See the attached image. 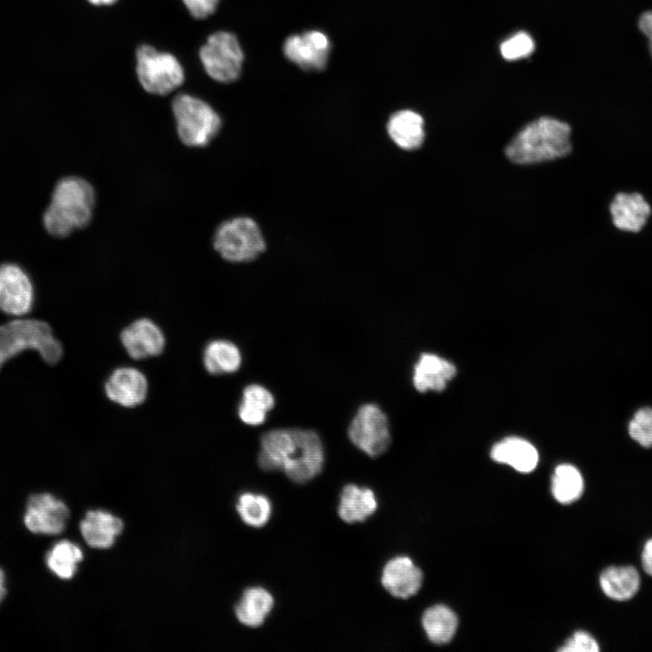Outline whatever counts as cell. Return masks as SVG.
I'll list each match as a JSON object with an SVG mask.
<instances>
[{"label": "cell", "instance_id": "1", "mask_svg": "<svg viewBox=\"0 0 652 652\" xmlns=\"http://www.w3.org/2000/svg\"><path fill=\"white\" fill-rule=\"evenodd\" d=\"M258 465L267 472L283 471L295 484H305L323 468L324 448L312 430L278 428L263 434Z\"/></svg>", "mask_w": 652, "mask_h": 652}, {"label": "cell", "instance_id": "2", "mask_svg": "<svg viewBox=\"0 0 652 652\" xmlns=\"http://www.w3.org/2000/svg\"><path fill=\"white\" fill-rule=\"evenodd\" d=\"M95 190L86 179L69 176L60 179L43 214L45 230L53 236L66 237L87 226L93 216Z\"/></svg>", "mask_w": 652, "mask_h": 652}, {"label": "cell", "instance_id": "3", "mask_svg": "<svg viewBox=\"0 0 652 652\" xmlns=\"http://www.w3.org/2000/svg\"><path fill=\"white\" fill-rule=\"evenodd\" d=\"M570 150V127L559 120L542 117L521 129L505 153L513 163L525 165L562 158Z\"/></svg>", "mask_w": 652, "mask_h": 652}, {"label": "cell", "instance_id": "4", "mask_svg": "<svg viewBox=\"0 0 652 652\" xmlns=\"http://www.w3.org/2000/svg\"><path fill=\"white\" fill-rule=\"evenodd\" d=\"M26 350L37 351L49 363H57L62 346L46 322L36 319H16L0 325V369L11 358Z\"/></svg>", "mask_w": 652, "mask_h": 652}, {"label": "cell", "instance_id": "5", "mask_svg": "<svg viewBox=\"0 0 652 652\" xmlns=\"http://www.w3.org/2000/svg\"><path fill=\"white\" fill-rule=\"evenodd\" d=\"M172 110L180 141L191 148H203L214 139L222 127L218 113L205 101L178 94L172 101Z\"/></svg>", "mask_w": 652, "mask_h": 652}, {"label": "cell", "instance_id": "6", "mask_svg": "<svg viewBox=\"0 0 652 652\" xmlns=\"http://www.w3.org/2000/svg\"><path fill=\"white\" fill-rule=\"evenodd\" d=\"M214 249L225 261L246 263L254 260L266 247L256 222L237 216L221 223L213 236Z\"/></svg>", "mask_w": 652, "mask_h": 652}, {"label": "cell", "instance_id": "7", "mask_svg": "<svg viewBox=\"0 0 652 652\" xmlns=\"http://www.w3.org/2000/svg\"><path fill=\"white\" fill-rule=\"evenodd\" d=\"M136 59L139 83L149 93L168 95L184 82L183 68L171 53L144 44L137 50Z\"/></svg>", "mask_w": 652, "mask_h": 652}, {"label": "cell", "instance_id": "8", "mask_svg": "<svg viewBox=\"0 0 652 652\" xmlns=\"http://www.w3.org/2000/svg\"><path fill=\"white\" fill-rule=\"evenodd\" d=\"M199 58L213 80L230 83L240 75L244 53L234 34L219 31L208 36L199 50Z\"/></svg>", "mask_w": 652, "mask_h": 652}, {"label": "cell", "instance_id": "9", "mask_svg": "<svg viewBox=\"0 0 652 652\" xmlns=\"http://www.w3.org/2000/svg\"><path fill=\"white\" fill-rule=\"evenodd\" d=\"M348 436L356 447L370 457L384 454L391 443L388 417L375 404H365L358 409Z\"/></svg>", "mask_w": 652, "mask_h": 652}, {"label": "cell", "instance_id": "10", "mask_svg": "<svg viewBox=\"0 0 652 652\" xmlns=\"http://www.w3.org/2000/svg\"><path fill=\"white\" fill-rule=\"evenodd\" d=\"M69 517L66 504L50 494H35L29 497L24 523L33 533L56 535L63 532Z\"/></svg>", "mask_w": 652, "mask_h": 652}, {"label": "cell", "instance_id": "11", "mask_svg": "<svg viewBox=\"0 0 652 652\" xmlns=\"http://www.w3.org/2000/svg\"><path fill=\"white\" fill-rule=\"evenodd\" d=\"M331 49L329 37L317 30L290 35L283 43L285 57L305 71L323 70Z\"/></svg>", "mask_w": 652, "mask_h": 652}, {"label": "cell", "instance_id": "12", "mask_svg": "<svg viewBox=\"0 0 652 652\" xmlns=\"http://www.w3.org/2000/svg\"><path fill=\"white\" fill-rule=\"evenodd\" d=\"M34 303V288L25 272L14 264L0 265V310L13 316L28 313Z\"/></svg>", "mask_w": 652, "mask_h": 652}, {"label": "cell", "instance_id": "13", "mask_svg": "<svg viewBox=\"0 0 652 652\" xmlns=\"http://www.w3.org/2000/svg\"><path fill=\"white\" fill-rule=\"evenodd\" d=\"M120 340L129 357L142 360L159 355L165 347L160 328L151 320L139 319L120 333Z\"/></svg>", "mask_w": 652, "mask_h": 652}, {"label": "cell", "instance_id": "14", "mask_svg": "<svg viewBox=\"0 0 652 652\" xmlns=\"http://www.w3.org/2000/svg\"><path fill=\"white\" fill-rule=\"evenodd\" d=\"M108 398L122 407L132 408L141 404L148 393L145 375L131 367L116 369L105 383Z\"/></svg>", "mask_w": 652, "mask_h": 652}, {"label": "cell", "instance_id": "15", "mask_svg": "<svg viewBox=\"0 0 652 652\" xmlns=\"http://www.w3.org/2000/svg\"><path fill=\"white\" fill-rule=\"evenodd\" d=\"M422 581L421 570L407 556L389 560L381 574L382 586L392 596L399 599H408L417 594Z\"/></svg>", "mask_w": 652, "mask_h": 652}, {"label": "cell", "instance_id": "16", "mask_svg": "<svg viewBox=\"0 0 652 652\" xmlns=\"http://www.w3.org/2000/svg\"><path fill=\"white\" fill-rule=\"evenodd\" d=\"M455 366L432 353H423L414 367L413 384L419 392L443 391L455 376Z\"/></svg>", "mask_w": 652, "mask_h": 652}, {"label": "cell", "instance_id": "17", "mask_svg": "<svg viewBox=\"0 0 652 652\" xmlns=\"http://www.w3.org/2000/svg\"><path fill=\"white\" fill-rule=\"evenodd\" d=\"M80 530L89 546L108 549L114 544L116 537L122 532L123 523L109 512L91 510L87 512L82 520Z\"/></svg>", "mask_w": 652, "mask_h": 652}, {"label": "cell", "instance_id": "18", "mask_svg": "<svg viewBox=\"0 0 652 652\" xmlns=\"http://www.w3.org/2000/svg\"><path fill=\"white\" fill-rule=\"evenodd\" d=\"M613 224L620 230L638 232L650 216L651 208L638 193H619L610 204Z\"/></svg>", "mask_w": 652, "mask_h": 652}, {"label": "cell", "instance_id": "19", "mask_svg": "<svg viewBox=\"0 0 652 652\" xmlns=\"http://www.w3.org/2000/svg\"><path fill=\"white\" fill-rule=\"evenodd\" d=\"M491 458L505 464L521 473H530L536 467L539 455L536 448L527 440L509 436L497 442L491 449Z\"/></svg>", "mask_w": 652, "mask_h": 652}, {"label": "cell", "instance_id": "20", "mask_svg": "<svg viewBox=\"0 0 652 652\" xmlns=\"http://www.w3.org/2000/svg\"><path fill=\"white\" fill-rule=\"evenodd\" d=\"M378 509L374 492L368 487L346 484L340 493L338 514L347 523H363Z\"/></svg>", "mask_w": 652, "mask_h": 652}, {"label": "cell", "instance_id": "21", "mask_svg": "<svg viewBox=\"0 0 652 652\" xmlns=\"http://www.w3.org/2000/svg\"><path fill=\"white\" fill-rule=\"evenodd\" d=\"M390 139L406 150L418 149L425 139L422 116L410 110H402L392 114L387 124Z\"/></svg>", "mask_w": 652, "mask_h": 652}, {"label": "cell", "instance_id": "22", "mask_svg": "<svg viewBox=\"0 0 652 652\" xmlns=\"http://www.w3.org/2000/svg\"><path fill=\"white\" fill-rule=\"evenodd\" d=\"M274 606L272 594L262 587L246 589L235 607V613L240 623L249 628L264 624Z\"/></svg>", "mask_w": 652, "mask_h": 652}, {"label": "cell", "instance_id": "23", "mask_svg": "<svg viewBox=\"0 0 652 652\" xmlns=\"http://www.w3.org/2000/svg\"><path fill=\"white\" fill-rule=\"evenodd\" d=\"M599 585L604 594L611 599L624 601L631 599L640 586V576L631 565L610 566L599 576Z\"/></svg>", "mask_w": 652, "mask_h": 652}, {"label": "cell", "instance_id": "24", "mask_svg": "<svg viewBox=\"0 0 652 652\" xmlns=\"http://www.w3.org/2000/svg\"><path fill=\"white\" fill-rule=\"evenodd\" d=\"M273 407V394L261 385L251 384L243 391L238 416L246 425L259 426L265 421L267 413Z\"/></svg>", "mask_w": 652, "mask_h": 652}, {"label": "cell", "instance_id": "25", "mask_svg": "<svg viewBox=\"0 0 652 652\" xmlns=\"http://www.w3.org/2000/svg\"><path fill=\"white\" fill-rule=\"evenodd\" d=\"M241 361L238 347L229 340H212L204 350L205 369L213 375L233 373L240 368Z\"/></svg>", "mask_w": 652, "mask_h": 652}, {"label": "cell", "instance_id": "26", "mask_svg": "<svg viewBox=\"0 0 652 652\" xmlns=\"http://www.w3.org/2000/svg\"><path fill=\"white\" fill-rule=\"evenodd\" d=\"M457 625L455 613L442 604L428 608L422 616L423 628L435 644L449 642L455 634Z\"/></svg>", "mask_w": 652, "mask_h": 652}, {"label": "cell", "instance_id": "27", "mask_svg": "<svg viewBox=\"0 0 652 652\" xmlns=\"http://www.w3.org/2000/svg\"><path fill=\"white\" fill-rule=\"evenodd\" d=\"M82 559V551L77 544L62 540L55 543L47 552L45 562L48 569L58 578L71 580Z\"/></svg>", "mask_w": 652, "mask_h": 652}, {"label": "cell", "instance_id": "28", "mask_svg": "<svg viewBox=\"0 0 652 652\" xmlns=\"http://www.w3.org/2000/svg\"><path fill=\"white\" fill-rule=\"evenodd\" d=\"M584 488L580 472L569 464L559 465L552 475L551 492L556 501L569 504L577 501Z\"/></svg>", "mask_w": 652, "mask_h": 652}, {"label": "cell", "instance_id": "29", "mask_svg": "<svg viewBox=\"0 0 652 652\" xmlns=\"http://www.w3.org/2000/svg\"><path fill=\"white\" fill-rule=\"evenodd\" d=\"M235 507L242 521L254 528L264 526L272 514V503L269 498L260 494H242L237 499Z\"/></svg>", "mask_w": 652, "mask_h": 652}, {"label": "cell", "instance_id": "30", "mask_svg": "<svg viewBox=\"0 0 652 652\" xmlns=\"http://www.w3.org/2000/svg\"><path fill=\"white\" fill-rule=\"evenodd\" d=\"M628 433L632 439L644 447L652 446V408L638 409L628 425Z\"/></svg>", "mask_w": 652, "mask_h": 652}, {"label": "cell", "instance_id": "31", "mask_svg": "<svg viewBox=\"0 0 652 652\" xmlns=\"http://www.w3.org/2000/svg\"><path fill=\"white\" fill-rule=\"evenodd\" d=\"M534 42L530 34L519 32L503 41L500 46L502 56L508 61L528 57L534 50Z\"/></svg>", "mask_w": 652, "mask_h": 652}, {"label": "cell", "instance_id": "32", "mask_svg": "<svg viewBox=\"0 0 652 652\" xmlns=\"http://www.w3.org/2000/svg\"><path fill=\"white\" fill-rule=\"evenodd\" d=\"M599 650V644L595 638L586 631H576L558 649L561 652H597Z\"/></svg>", "mask_w": 652, "mask_h": 652}, {"label": "cell", "instance_id": "33", "mask_svg": "<svg viewBox=\"0 0 652 652\" xmlns=\"http://www.w3.org/2000/svg\"><path fill=\"white\" fill-rule=\"evenodd\" d=\"M190 14L197 19H204L212 14L220 0H182Z\"/></svg>", "mask_w": 652, "mask_h": 652}, {"label": "cell", "instance_id": "34", "mask_svg": "<svg viewBox=\"0 0 652 652\" xmlns=\"http://www.w3.org/2000/svg\"><path fill=\"white\" fill-rule=\"evenodd\" d=\"M641 563L643 570L652 576V539L648 540L641 553Z\"/></svg>", "mask_w": 652, "mask_h": 652}, {"label": "cell", "instance_id": "35", "mask_svg": "<svg viewBox=\"0 0 652 652\" xmlns=\"http://www.w3.org/2000/svg\"><path fill=\"white\" fill-rule=\"evenodd\" d=\"M638 27L646 36L652 34V10L641 14L638 19Z\"/></svg>", "mask_w": 652, "mask_h": 652}, {"label": "cell", "instance_id": "36", "mask_svg": "<svg viewBox=\"0 0 652 652\" xmlns=\"http://www.w3.org/2000/svg\"><path fill=\"white\" fill-rule=\"evenodd\" d=\"M5 582V572L3 571L2 569H0V603L2 602V600L4 599V598L5 597V594H6Z\"/></svg>", "mask_w": 652, "mask_h": 652}, {"label": "cell", "instance_id": "37", "mask_svg": "<svg viewBox=\"0 0 652 652\" xmlns=\"http://www.w3.org/2000/svg\"><path fill=\"white\" fill-rule=\"evenodd\" d=\"M91 4L95 5H110L114 4L117 0H88Z\"/></svg>", "mask_w": 652, "mask_h": 652}, {"label": "cell", "instance_id": "38", "mask_svg": "<svg viewBox=\"0 0 652 652\" xmlns=\"http://www.w3.org/2000/svg\"><path fill=\"white\" fill-rule=\"evenodd\" d=\"M647 39H648V49H649V53H650V55H651V57H652V34H650V35H648V36H647Z\"/></svg>", "mask_w": 652, "mask_h": 652}]
</instances>
